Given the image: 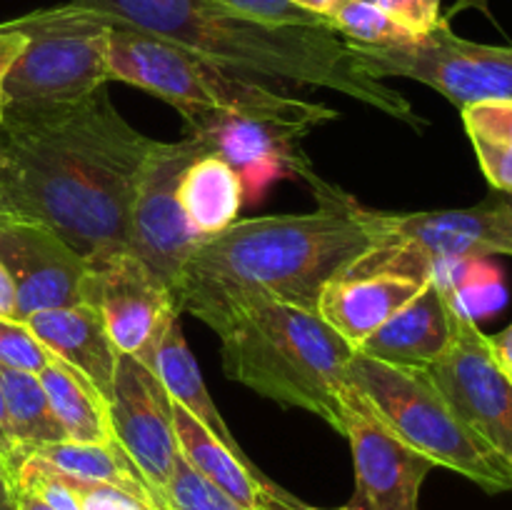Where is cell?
<instances>
[{
    "label": "cell",
    "mask_w": 512,
    "mask_h": 510,
    "mask_svg": "<svg viewBox=\"0 0 512 510\" xmlns=\"http://www.w3.org/2000/svg\"><path fill=\"white\" fill-rule=\"evenodd\" d=\"M153 143L118 113L105 85L78 100H10L0 178L20 218L48 225L95 265L130 250V203Z\"/></svg>",
    "instance_id": "obj_1"
},
{
    "label": "cell",
    "mask_w": 512,
    "mask_h": 510,
    "mask_svg": "<svg viewBox=\"0 0 512 510\" xmlns=\"http://www.w3.org/2000/svg\"><path fill=\"white\" fill-rule=\"evenodd\" d=\"M378 238V210L330 188L315 213L235 220L185 263L173 300L218 333L245 308L293 303L318 310L320 293Z\"/></svg>",
    "instance_id": "obj_2"
},
{
    "label": "cell",
    "mask_w": 512,
    "mask_h": 510,
    "mask_svg": "<svg viewBox=\"0 0 512 510\" xmlns=\"http://www.w3.org/2000/svg\"><path fill=\"white\" fill-rule=\"evenodd\" d=\"M170 40L210 63L250 78L295 80L360 100L410 128H425L413 105L365 73L333 28L275 25L210 0H73Z\"/></svg>",
    "instance_id": "obj_3"
},
{
    "label": "cell",
    "mask_w": 512,
    "mask_h": 510,
    "mask_svg": "<svg viewBox=\"0 0 512 510\" xmlns=\"http://www.w3.org/2000/svg\"><path fill=\"white\" fill-rule=\"evenodd\" d=\"M218 335L230 380L315 413L343 433L358 398L348 378L355 348L318 310L275 300L258 303L235 315Z\"/></svg>",
    "instance_id": "obj_4"
},
{
    "label": "cell",
    "mask_w": 512,
    "mask_h": 510,
    "mask_svg": "<svg viewBox=\"0 0 512 510\" xmlns=\"http://www.w3.org/2000/svg\"><path fill=\"white\" fill-rule=\"evenodd\" d=\"M348 378L370 413L433 465L465 475L485 493L512 490V465L455 413L425 370L353 353Z\"/></svg>",
    "instance_id": "obj_5"
},
{
    "label": "cell",
    "mask_w": 512,
    "mask_h": 510,
    "mask_svg": "<svg viewBox=\"0 0 512 510\" xmlns=\"http://www.w3.org/2000/svg\"><path fill=\"white\" fill-rule=\"evenodd\" d=\"M485 255H512V208L503 195L473 208L433 213H380L378 238L343 275L438 278L448 265Z\"/></svg>",
    "instance_id": "obj_6"
},
{
    "label": "cell",
    "mask_w": 512,
    "mask_h": 510,
    "mask_svg": "<svg viewBox=\"0 0 512 510\" xmlns=\"http://www.w3.org/2000/svg\"><path fill=\"white\" fill-rule=\"evenodd\" d=\"M8 23L28 38L5 78L10 100H78L110 80L113 15L68 3Z\"/></svg>",
    "instance_id": "obj_7"
},
{
    "label": "cell",
    "mask_w": 512,
    "mask_h": 510,
    "mask_svg": "<svg viewBox=\"0 0 512 510\" xmlns=\"http://www.w3.org/2000/svg\"><path fill=\"white\" fill-rule=\"evenodd\" d=\"M355 60L373 78H408L430 85L450 103L465 105L485 100H512V48L470 43L440 20L428 35L393 48L353 45Z\"/></svg>",
    "instance_id": "obj_8"
},
{
    "label": "cell",
    "mask_w": 512,
    "mask_h": 510,
    "mask_svg": "<svg viewBox=\"0 0 512 510\" xmlns=\"http://www.w3.org/2000/svg\"><path fill=\"white\" fill-rule=\"evenodd\" d=\"M210 148L195 135L175 143L155 140L140 168L128 215L130 253L138 255L173 293L185 263L205 243V235L190 225L178 198V185L190 163Z\"/></svg>",
    "instance_id": "obj_9"
},
{
    "label": "cell",
    "mask_w": 512,
    "mask_h": 510,
    "mask_svg": "<svg viewBox=\"0 0 512 510\" xmlns=\"http://www.w3.org/2000/svg\"><path fill=\"white\" fill-rule=\"evenodd\" d=\"M455 413L512 465V380L490 348L488 335L453 305V338L435 363L425 368Z\"/></svg>",
    "instance_id": "obj_10"
},
{
    "label": "cell",
    "mask_w": 512,
    "mask_h": 510,
    "mask_svg": "<svg viewBox=\"0 0 512 510\" xmlns=\"http://www.w3.org/2000/svg\"><path fill=\"white\" fill-rule=\"evenodd\" d=\"M85 303L100 310L118 353L133 355L143 365L180 315L168 285L130 250L90 265Z\"/></svg>",
    "instance_id": "obj_11"
},
{
    "label": "cell",
    "mask_w": 512,
    "mask_h": 510,
    "mask_svg": "<svg viewBox=\"0 0 512 510\" xmlns=\"http://www.w3.org/2000/svg\"><path fill=\"white\" fill-rule=\"evenodd\" d=\"M108 405L115 440L148 483L155 508L165 510V490L180 455L173 400L148 365L120 353Z\"/></svg>",
    "instance_id": "obj_12"
},
{
    "label": "cell",
    "mask_w": 512,
    "mask_h": 510,
    "mask_svg": "<svg viewBox=\"0 0 512 510\" xmlns=\"http://www.w3.org/2000/svg\"><path fill=\"white\" fill-rule=\"evenodd\" d=\"M0 263L15 285L18 320L85 303L90 263L38 220L0 223Z\"/></svg>",
    "instance_id": "obj_13"
},
{
    "label": "cell",
    "mask_w": 512,
    "mask_h": 510,
    "mask_svg": "<svg viewBox=\"0 0 512 510\" xmlns=\"http://www.w3.org/2000/svg\"><path fill=\"white\" fill-rule=\"evenodd\" d=\"M185 133L203 140L210 153L233 165L243 183L255 188L280 170H288L313 183L318 195L328 190V185L320 183L313 173V165L300 148L308 130L298 125L210 110L185 118Z\"/></svg>",
    "instance_id": "obj_14"
},
{
    "label": "cell",
    "mask_w": 512,
    "mask_h": 510,
    "mask_svg": "<svg viewBox=\"0 0 512 510\" xmlns=\"http://www.w3.org/2000/svg\"><path fill=\"white\" fill-rule=\"evenodd\" d=\"M345 438L353 448L355 495L350 510H418L433 460L405 445L373 413L350 408Z\"/></svg>",
    "instance_id": "obj_15"
},
{
    "label": "cell",
    "mask_w": 512,
    "mask_h": 510,
    "mask_svg": "<svg viewBox=\"0 0 512 510\" xmlns=\"http://www.w3.org/2000/svg\"><path fill=\"white\" fill-rule=\"evenodd\" d=\"M455 298L458 295L443 283V278H430L408 305L355 345V353L398 368L425 370L443 355L453 338Z\"/></svg>",
    "instance_id": "obj_16"
},
{
    "label": "cell",
    "mask_w": 512,
    "mask_h": 510,
    "mask_svg": "<svg viewBox=\"0 0 512 510\" xmlns=\"http://www.w3.org/2000/svg\"><path fill=\"white\" fill-rule=\"evenodd\" d=\"M175 438L180 455L203 475L205 480L223 490L225 495L243 505L245 510H303L295 495L265 478L248 455H238L220 438H215L200 420H195L183 405L173 403Z\"/></svg>",
    "instance_id": "obj_17"
},
{
    "label": "cell",
    "mask_w": 512,
    "mask_h": 510,
    "mask_svg": "<svg viewBox=\"0 0 512 510\" xmlns=\"http://www.w3.org/2000/svg\"><path fill=\"white\" fill-rule=\"evenodd\" d=\"M23 323L55 358L80 370L110 403L120 353L95 305L78 303L70 308L45 310L30 315Z\"/></svg>",
    "instance_id": "obj_18"
},
{
    "label": "cell",
    "mask_w": 512,
    "mask_h": 510,
    "mask_svg": "<svg viewBox=\"0 0 512 510\" xmlns=\"http://www.w3.org/2000/svg\"><path fill=\"white\" fill-rule=\"evenodd\" d=\"M428 280L405 275H340L320 293L318 315L355 348L408 305Z\"/></svg>",
    "instance_id": "obj_19"
},
{
    "label": "cell",
    "mask_w": 512,
    "mask_h": 510,
    "mask_svg": "<svg viewBox=\"0 0 512 510\" xmlns=\"http://www.w3.org/2000/svg\"><path fill=\"white\" fill-rule=\"evenodd\" d=\"M55 418L63 425L65 440L73 443L115 445L110 405L80 370L60 358H50L38 373Z\"/></svg>",
    "instance_id": "obj_20"
},
{
    "label": "cell",
    "mask_w": 512,
    "mask_h": 510,
    "mask_svg": "<svg viewBox=\"0 0 512 510\" xmlns=\"http://www.w3.org/2000/svg\"><path fill=\"white\" fill-rule=\"evenodd\" d=\"M145 365L158 375V380L163 383L165 393H168V398L173 403L183 405L195 420H200L233 453L245 455L238 440H235V435L230 433L228 423L223 420L220 410L215 408L208 388H205L203 375H200L198 363H195V355L190 353L188 343H185L178 318L168 325L163 340H160L158 348H155V353L150 355V360Z\"/></svg>",
    "instance_id": "obj_21"
},
{
    "label": "cell",
    "mask_w": 512,
    "mask_h": 510,
    "mask_svg": "<svg viewBox=\"0 0 512 510\" xmlns=\"http://www.w3.org/2000/svg\"><path fill=\"white\" fill-rule=\"evenodd\" d=\"M245 183L238 170L218 155H200L188 165L178 185V198L190 225L205 238L218 235L238 220Z\"/></svg>",
    "instance_id": "obj_22"
},
{
    "label": "cell",
    "mask_w": 512,
    "mask_h": 510,
    "mask_svg": "<svg viewBox=\"0 0 512 510\" xmlns=\"http://www.w3.org/2000/svg\"><path fill=\"white\" fill-rule=\"evenodd\" d=\"M28 455L45 460L70 478L88 480V483H108L115 488H123L128 493L138 495V498L150 500L155 505L153 493H150L148 483L133 460L123 453L118 443L115 445H95V443H73V440H60V443L40 445V448L30 450ZM25 455V458H28Z\"/></svg>",
    "instance_id": "obj_23"
},
{
    "label": "cell",
    "mask_w": 512,
    "mask_h": 510,
    "mask_svg": "<svg viewBox=\"0 0 512 510\" xmlns=\"http://www.w3.org/2000/svg\"><path fill=\"white\" fill-rule=\"evenodd\" d=\"M0 380H3L10 438L15 445V473L20 460L30 450L48 443H60V440H65V430L50 408V400L38 375L25 373V370L0 368Z\"/></svg>",
    "instance_id": "obj_24"
},
{
    "label": "cell",
    "mask_w": 512,
    "mask_h": 510,
    "mask_svg": "<svg viewBox=\"0 0 512 510\" xmlns=\"http://www.w3.org/2000/svg\"><path fill=\"white\" fill-rule=\"evenodd\" d=\"M463 125L488 183L498 193H512V100L465 105Z\"/></svg>",
    "instance_id": "obj_25"
},
{
    "label": "cell",
    "mask_w": 512,
    "mask_h": 510,
    "mask_svg": "<svg viewBox=\"0 0 512 510\" xmlns=\"http://www.w3.org/2000/svg\"><path fill=\"white\" fill-rule=\"evenodd\" d=\"M328 20L335 33L345 35L348 43L365 48H393L418 40L368 0H340Z\"/></svg>",
    "instance_id": "obj_26"
},
{
    "label": "cell",
    "mask_w": 512,
    "mask_h": 510,
    "mask_svg": "<svg viewBox=\"0 0 512 510\" xmlns=\"http://www.w3.org/2000/svg\"><path fill=\"white\" fill-rule=\"evenodd\" d=\"M165 510H245L230 495L205 480L183 455L175 460L168 490H165Z\"/></svg>",
    "instance_id": "obj_27"
},
{
    "label": "cell",
    "mask_w": 512,
    "mask_h": 510,
    "mask_svg": "<svg viewBox=\"0 0 512 510\" xmlns=\"http://www.w3.org/2000/svg\"><path fill=\"white\" fill-rule=\"evenodd\" d=\"M50 358L53 353L35 338L23 320L0 318V368L38 375Z\"/></svg>",
    "instance_id": "obj_28"
},
{
    "label": "cell",
    "mask_w": 512,
    "mask_h": 510,
    "mask_svg": "<svg viewBox=\"0 0 512 510\" xmlns=\"http://www.w3.org/2000/svg\"><path fill=\"white\" fill-rule=\"evenodd\" d=\"M210 3H218L223 8L235 10V13H243L248 18L263 20V23H275V25H305V28H333L328 23V18L323 15L308 13V10L298 8L290 0H210Z\"/></svg>",
    "instance_id": "obj_29"
},
{
    "label": "cell",
    "mask_w": 512,
    "mask_h": 510,
    "mask_svg": "<svg viewBox=\"0 0 512 510\" xmlns=\"http://www.w3.org/2000/svg\"><path fill=\"white\" fill-rule=\"evenodd\" d=\"M65 480L75 490L83 510H158L150 500L138 498V495L128 493L123 488H115V485L88 483V480L70 478V475H65Z\"/></svg>",
    "instance_id": "obj_30"
},
{
    "label": "cell",
    "mask_w": 512,
    "mask_h": 510,
    "mask_svg": "<svg viewBox=\"0 0 512 510\" xmlns=\"http://www.w3.org/2000/svg\"><path fill=\"white\" fill-rule=\"evenodd\" d=\"M368 3L388 13L413 38H423L443 20V15H440L443 0H368Z\"/></svg>",
    "instance_id": "obj_31"
},
{
    "label": "cell",
    "mask_w": 512,
    "mask_h": 510,
    "mask_svg": "<svg viewBox=\"0 0 512 510\" xmlns=\"http://www.w3.org/2000/svg\"><path fill=\"white\" fill-rule=\"evenodd\" d=\"M25 45H28V38L20 30H15L10 23H0V123H3L10 103L8 93H5V78H8L15 60L23 55Z\"/></svg>",
    "instance_id": "obj_32"
},
{
    "label": "cell",
    "mask_w": 512,
    "mask_h": 510,
    "mask_svg": "<svg viewBox=\"0 0 512 510\" xmlns=\"http://www.w3.org/2000/svg\"><path fill=\"white\" fill-rule=\"evenodd\" d=\"M18 485H15V473L8 465V460L0 455V510H18L15 505Z\"/></svg>",
    "instance_id": "obj_33"
},
{
    "label": "cell",
    "mask_w": 512,
    "mask_h": 510,
    "mask_svg": "<svg viewBox=\"0 0 512 510\" xmlns=\"http://www.w3.org/2000/svg\"><path fill=\"white\" fill-rule=\"evenodd\" d=\"M15 315H18V303H15V285H13V280H10L5 265L0 263V318H15Z\"/></svg>",
    "instance_id": "obj_34"
},
{
    "label": "cell",
    "mask_w": 512,
    "mask_h": 510,
    "mask_svg": "<svg viewBox=\"0 0 512 510\" xmlns=\"http://www.w3.org/2000/svg\"><path fill=\"white\" fill-rule=\"evenodd\" d=\"M0 455H3V458L8 460L10 468H13L15 445H13V438H10V428H8V410H5L3 380H0Z\"/></svg>",
    "instance_id": "obj_35"
},
{
    "label": "cell",
    "mask_w": 512,
    "mask_h": 510,
    "mask_svg": "<svg viewBox=\"0 0 512 510\" xmlns=\"http://www.w3.org/2000/svg\"><path fill=\"white\" fill-rule=\"evenodd\" d=\"M490 340V348H493L495 358L503 365L505 370H512V323L505 330H500L498 335H493Z\"/></svg>",
    "instance_id": "obj_36"
},
{
    "label": "cell",
    "mask_w": 512,
    "mask_h": 510,
    "mask_svg": "<svg viewBox=\"0 0 512 510\" xmlns=\"http://www.w3.org/2000/svg\"><path fill=\"white\" fill-rule=\"evenodd\" d=\"M293 5H298V8L308 10V13H315V15H323V18H328L330 13H333L335 5L340 3V0H290ZM330 23V20H328Z\"/></svg>",
    "instance_id": "obj_37"
},
{
    "label": "cell",
    "mask_w": 512,
    "mask_h": 510,
    "mask_svg": "<svg viewBox=\"0 0 512 510\" xmlns=\"http://www.w3.org/2000/svg\"><path fill=\"white\" fill-rule=\"evenodd\" d=\"M15 505H18V510H53L50 505H45L43 500L35 498L33 493L20 488H18V495H15Z\"/></svg>",
    "instance_id": "obj_38"
},
{
    "label": "cell",
    "mask_w": 512,
    "mask_h": 510,
    "mask_svg": "<svg viewBox=\"0 0 512 510\" xmlns=\"http://www.w3.org/2000/svg\"><path fill=\"white\" fill-rule=\"evenodd\" d=\"M468 8L488 10V0H458V3H455L453 8L448 10V15H443V18H445V20H450V18H455V15L463 13V10H468Z\"/></svg>",
    "instance_id": "obj_39"
},
{
    "label": "cell",
    "mask_w": 512,
    "mask_h": 510,
    "mask_svg": "<svg viewBox=\"0 0 512 510\" xmlns=\"http://www.w3.org/2000/svg\"><path fill=\"white\" fill-rule=\"evenodd\" d=\"M10 218H20V215L15 213L13 205H10L8 193H5L3 178H0V223H3V220H10Z\"/></svg>",
    "instance_id": "obj_40"
},
{
    "label": "cell",
    "mask_w": 512,
    "mask_h": 510,
    "mask_svg": "<svg viewBox=\"0 0 512 510\" xmlns=\"http://www.w3.org/2000/svg\"><path fill=\"white\" fill-rule=\"evenodd\" d=\"M500 195H503V198H505V203H508L510 208H512V193H500Z\"/></svg>",
    "instance_id": "obj_41"
},
{
    "label": "cell",
    "mask_w": 512,
    "mask_h": 510,
    "mask_svg": "<svg viewBox=\"0 0 512 510\" xmlns=\"http://www.w3.org/2000/svg\"><path fill=\"white\" fill-rule=\"evenodd\" d=\"M303 510H318V508H308V505H305ZM338 510H350V508H348V505H345V508H338Z\"/></svg>",
    "instance_id": "obj_42"
},
{
    "label": "cell",
    "mask_w": 512,
    "mask_h": 510,
    "mask_svg": "<svg viewBox=\"0 0 512 510\" xmlns=\"http://www.w3.org/2000/svg\"><path fill=\"white\" fill-rule=\"evenodd\" d=\"M505 373H508V375H510V380H512V370H505Z\"/></svg>",
    "instance_id": "obj_43"
}]
</instances>
